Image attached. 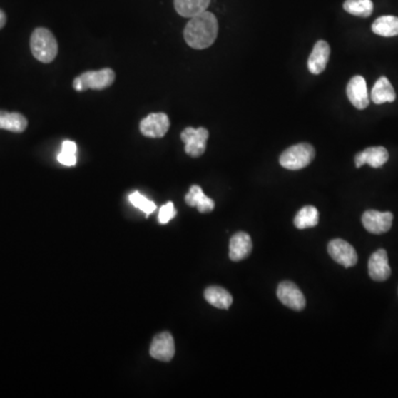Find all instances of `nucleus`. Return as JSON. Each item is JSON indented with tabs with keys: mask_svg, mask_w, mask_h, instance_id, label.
<instances>
[{
	"mask_svg": "<svg viewBox=\"0 0 398 398\" xmlns=\"http://www.w3.org/2000/svg\"><path fill=\"white\" fill-rule=\"evenodd\" d=\"M372 31L382 37H395L398 36V17L395 16H382L372 25Z\"/></svg>",
	"mask_w": 398,
	"mask_h": 398,
	"instance_id": "nucleus-21",
	"label": "nucleus"
},
{
	"mask_svg": "<svg viewBox=\"0 0 398 398\" xmlns=\"http://www.w3.org/2000/svg\"><path fill=\"white\" fill-rule=\"evenodd\" d=\"M252 251V240L246 233H237L231 237L229 243V258L233 261H241Z\"/></svg>",
	"mask_w": 398,
	"mask_h": 398,
	"instance_id": "nucleus-15",
	"label": "nucleus"
},
{
	"mask_svg": "<svg viewBox=\"0 0 398 398\" xmlns=\"http://www.w3.org/2000/svg\"><path fill=\"white\" fill-rule=\"evenodd\" d=\"M6 22H7V16L4 13L3 10L0 9V29L5 27Z\"/></svg>",
	"mask_w": 398,
	"mask_h": 398,
	"instance_id": "nucleus-27",
	"label": "nucleus"
},
{
	"mask_svg": "<svg viewBox=\"0 0 398 398\" xmlns=\"http://www.w3.org/2000/svg\"><path fill=\"white\" fill-rule=\"evenodd\" d=\"M130 202L136 208L141 209L142 212L146 213V215L152 214V213L155 212V209H156V205L152 200H148L146 197L143 196L138 192H134L130 195Z\"/></svg>",
	"mask_w": 398,
	"mask_h": 398,
	"instance_id": "nucleus-25",
	"label": "nucleus"
},
{
	"mask_svg": "<svg viewBox=\"0 0 398 398\" xmlns=\"http://www.w3.org/2000/svg\"><path fill=\"white\" fill-rule=\"evenodd\" d=\"M205 299L209 305L227 310L233 305V295L221 287H209L205 290Z\"/></svg>",
	"mask_w": 398,
	"mask_h": 398,
	"instance_id": "nucleus-20",
	"label": "nucleus"
},
{
	"mask_svg": "<svg viewBox=\"0 0 398 398\" xmlns=\"http://www.w3.org/2000/svg\"><path fill=\"white\" fill-rule=\"evenodd\" d=\"M315 158V150L311 144L300 143L285 150L280 156V165L289 170L307 168Z\"/></svg>",
	"mask_w": 398,
	"mask_h": 398,
	"instance_id": "nucleus-3",
	"label": "nucleus"
},
{
	"mask_svg": "<svg viewBox=\"0 0 398 398\" xmlns=\"http://www.w3.org/2000/svg\"><path fill=\"white\" fill-rule=\"evenodd\" d=\"M319 210L315 206H305L295 217V226L297 229H307L319 224Z\"/></svg>",
	"mask_w": 398,
	"mask_h": 398,
	"instance_id": "nucleus-22",
	"label": "nucleus"
},
{
	"mask_svg": "<svg viewBox=\"0 0 398 398\" xmlns=\"http://www.w3.org/2000/svg\"><path fill=\"white\" fill-rule=\"evenodd\" d=\"M218 35V21L209 11L199 14L188 21L184 30L185 41L194 49L210 47Z\"/></svg>",
	"mask_w": 398,
	"mask_h": 398,
	"instance_id": "nucleus-1",
	"label": "nucleus"
},
{
	"mask_svg": "<svg viewBox=\"0 0 398 398\" xmlns=\"http://www.w3.org/2000/svg\"><path fill=\"white\" fill-rule=\"evenodd\" d=\"M369 275L372 280L379 282L386 281L391 277L389 256L385 249H379L372 255L369 260Z\"/></svg>",
	"mask_w": 398,
	"mask_h": 398,
	"instance_id": "nucleus-12",
	"label": "nucleus"
},
{
	"mask_svg": "<svg viewBox=\"0 0 398 398\" xmlns=\"http://www.w3.org/2000/svg\"><path fill=\"white\" fill-rule=\"evenodd\" d=\"M28 126L26 116L17 112H6L0 111V130H7L14 133L25 132Z\"/></svg>",
	"mask_w": 398,
	"mask_h": 398,
	"instance_id": "nucleus-19",
	"label": "nucleus"
},
{
	"mask_svg": "<svg viewBox=\"0 0 398 398\" xmlns=\"http://www.w3.org/2000/svg\"><path fill=\"white\" fill-rule=\"evenodd\" d=\"M116 73L112 69H102L98 71H88L76 76L73 81L76 91L82 92L92 90H104L113 84Z\"/></svg>",
	"mask_w": 398,
	"mask_h": 398,
	"instance_id": "nucleus-4",
	"label": "nucleus"
},
{
	"mask_svg": "<svg viewBox=\"0 0 398 398\" xmlns=\"http://www.w3.org/2000/svg\"><path fill=\"white\" fill-rule=\"evenodd\" d=\"M394 216L392 213L379 210H367L362 216L364 228L374 235L385 234L392 228Z\"/></svg>",
	"mask_w": 398,
	"mask_h": 398,
	"instance_id": "nucleus-7",
	"label": "nucleus"
},
{
	"mask_svg": "<svg viewBox=\"0 0 398 398\" xmlns=\"http://www.w3.org/2000/svg\"><path fill=\"white\" fill-rule=\"evenodd\" d=\"M371 98L375 104L395 101V90H394L393 86L386 76H381L376 81L375 86L372 88Z\"/></svg>",
	"mask_w": 398,
	"mask_h": 398,
	"instance_id": "nucleus-17",
	"label": "nucleus"
},
{
	"mask_svg": "<svg viewBox=\"0 0 398 398\" xmlns=\"http://www.w3.org/2000/svg\"><path fill=\"white\" fill-rule=\"evenodd\" d=\"M30 49L31 53L38 61L42 63H50L53 61L58 54L57 39L52 35L50 30L46 28H37L32 32L30 38Z\"/></svg>",
	"mask_w": 398,
	"mask_h": 398,
	"instance_id": "nucleus-2",
	"label": "nucleus"
},
{
	"mask_svg": "<svg viewBox=\"0 0 398 398\" xmlns=\"http://www.w3.org/2000/svg\"><path fill=\"white\" fill-rule=\"evenodd\" d=\"M389 154L383 146H374L369 148L363 152L359 153L355 156V166L362 168L363 165L367 164L373 168H379L389 160Z\"/></svg>",
	"mask_w": 398,
	"mask_h": 398,
	"instance_id": "nucleus-14",
	"label": "nucleus"
},
{
	"mask_svg": "<svg viewBox=\"0 0 398 398\" xmlns=\"http://www.w3.org/2000/svg\"><path fill=\"white\" fill-rule=\"evenodd\" d=\"M170 118L165 113H152L143 118L140 131L143 136L150 138H160L170 130Z\"/></svg>",
	"mask_w": 398,
	"mask_h": 398,
	"instance_id": "nucleus-8",
	"label": "nucleus"
},
{
	"mask_svg": "<svg viewBox=\"0 0 398 398\" xmlns=\"http://www.w3.org/2000/svg\"><path fill=\"white\" fill-rule=\"evenodd\" d=\"M175 216H176V209H175L174 204L170 202L160 207L158 221L163 225L168 224Z\"/></svg>",
	"mask_w": 398,
	"mask_h": 398,
	"instance_id": "nucleus-26",
	"label": "nucleus"
},
{
	"mask_svg": "<svg viewBox=\"0 0 398 398\" xmlns=\"http://www.w3.org/2000/svg\"><path fill=\"white\" fill-rule=\"evenodd\" d=\"M185 202L188 206L197 207L198 212L203 214L213 212L215 208L214 200L207 197L202 188L197 185L190 187V193L185 196Z\"/></svg>",
	"mask_w": 398,
	"mask_h": 398,
	"instance_id": "nucleus-16",
	"label": "nucleus"
},
{
	"mask_svg": "<svg viewBox=\"0 0 398 398\" xmlns=\"http://www.w3.org/2000/svg\"><path fill=\"white\" fill-rule=\"evenodd\" d=\"M329 255L333 260L337 261L339 265L345 268H351L357 263V250L354 249L351 243L343 239H333L330 241L327 246Z\"/></svg>",
	"mask_w": 398,
	"mask_h": 398,
	"instance_id": "nucleus-6",
	"label": "nucleus"
},
{
	"mask_svg": "<svg viewBox=\"0 0 398 398\" xmlns=\"http://www.w3.org/2000/svg\"><path fill=\"white\" fill-rule=\"evenodd\" d=\"M150 353L153 359L158 361H172L175 355V342L170 332H163L154 337Z\"/></svg>",
	"mask_w": 398,
	"mask_h": 398,
	"instance_id": "nucleus-10",
	"label": "nucleus"
},
{
	"mask_svg": "<svg viewBox=\"0 0 398 398\" xmlns=\"http://www.w3.org/2000/svg\"><path fill=\"white\" fill-rule=\"evenodd\" d=\"M209 133L204 128H186L180 134V138L185 143V152L192 158H199L206 150L207 140Z\"/></svg>",
	"mask_w": 398,
	"mask_h": 398,
	"instance_id": "nucleus-5",
	"label": "nucleus"
},
{
	"mask_svg": "<svg viewBox=\"0 0 398 398\" xmlns=\"http://www.w3.org/2000/svg\"><path fill=\"white\" fill-rule=\"evenodd\" d=\"M277 295L283 305L295 311H302L307 305L305 295L300 289L290 281H283L279 285Z\"/></svg>",
	"mask_w": 398,
	"mask_h": 398,
	"instance_id": "nucleus-9",
	"label": "nucleus"
},
{
	"mask_svg": "<svg viewBox=\"0 0 398 398\" xmlns=\"http://www.w3.org/2000/svg\"><path fill=\"white\" fill-rule=\"evenodd\" d=\"M343 8L351 15L367 18L373 14L374 5L372 0H345Z\"/></svg>",
	"mask_w": 398,
	"mask_h": 398,
	"instance_id": "nucleus-23",
	"label": "nucleus"
},
{
	"mask_svg": "<svg viewBox=\"0 0 398 398\" xmlns=\"http://www.w3.org/2000/svg\"><path fill=\"white\" fill-rule=\"evenodd\" d=\"M330 46L325 40H319L313 47L307 60V69L312 74H321L327 68L330 59Z\"/></svg>",
	"mask_w": 398,
	"mask_h": 398,
	"instance_id": "nucleus-13",
	"label": "nucleus"
},
{
	"mask_svg": "<svg viewBox=\"0 0 398 398\" xmlns=\"http://www.w3.org/2000/svg\"><path fill=\"white\" fill-rule=\"evenodd\" d=\"M76 144L72 141L62 143L61 152L58 155V160L66 166H74L76 164Z\"/></svg>",
	"mask_w": 398,
	"mask_h": 398,
	"instance_id": "nucleus-24",
	"label": "nucleus"
},
{
	"mask_svg": "<svg viewBox=\"0 0 398 398\" xmlns=\"http://www.w3.org/2000/svg\"><path fill=\"white\" fill-rule=\"evenodd\" d=\"M347 98L357 110H364L369 104L367 81L363 76H357L349 80L347 88Z\"/></svg>",
	"mask_w": 398,
	"mask_h": 398,
	"instance_id": "nucleus-11",
	"label": "nucleus"
},
{
	"mask_svg": "<svg viewBox=\"0 0 398 398\" xmlns=\"http://www.w3.org/2000/svg\"><path fill=\"white\" fill-rule=\"evenodd\" d=\"M212 0H174L175 9L182 17L193 18L204 13Z\"/></svg>",
	"mask_w": 398,
	"mask_h": 398,
	"instance_id": "nucleus-18",
	"label": "nucleus"
}]
</instances>
